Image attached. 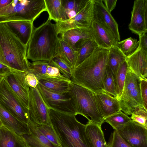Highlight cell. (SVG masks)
<instances>
[{
	"label": "cell",
	"mask_w": 147,
	"mask_h": 147,
	"mask_svg": "<svg viewBox=\"0 0 147 147\" xmlns=\"http://www.w3.org/2000/svg\"><path fill=\"white\" fill-rule=\"evenodd\" d=\"M109 49L98 47L88 57L72 69L71 80L95 93H104L103 80Z\"/></svg>",
	"instance_id": "obj_1"
},
{
	"label": "cell",
	"mask_w": 147,
	"mask_h": 147,
	"mask_svg": "<svg viewBox=\"0 0 147 147\" xmlns=\"http://www.w3.org/2000/svg\"><path fill=\"white\" fill-rule=\"evenodd\" d=\"M52 126L62 147H90L85 131L86 124L78 121L74 114L49 109Z\"/></svg>",
	"instance_id": "obj_2"
},
{
	"label": "cell",
	"mask_w": 147,
	"mask_h": 147,
	"mask_svg": "<svg viewBox=\"0 0 147 147\" xmlns=\"http://www.w3.org/2000/svg\"><path fill=\"white\" fill-rule=\"evenodd\" d=\"M55 24L48 18L42 24L34 29L28 43L27 55L33 62H50L57 56L60 38Z\"/></svg>",
	"instance_id": "obj_3"
},
{
	"label": "cell",
	"mask_w": 147,
	"mask_h": 147,
	"mask_svg": "<svg viewBox=\"0 0 147 147\" xmlns=\"http://www.w3.org/2000/svg\"><path fill=\"white\" fill-rule=\"evenodd\" d=\"M27 48L5 22L0 23V63L12 70L28 72Z\"/></svg>",
	"instance_id": "obj_4"
},
{
	"label": "cell",
	"mask_w": 147,
	"mask_h": 147,
	"mask_svg": "<svg viewBox=\"0 0 147 147\" xmlns=\"http://www.w3.org/2000/svg\"><path fill=\"white\" fill-rule=\"evenodd\" d=\"M69 93L74 105L76 115H80L88 121L101 126L105 119L98 107L95 93L71 82Z\"/></svg>",
	"instance_id": "obj_5"
},
{
	"label": "cell",
	"mask_w": 147,
	"mask_h": 147,
	"mask_svg": "<svg viewBox=\"0 0 147 147\" xmlns=\"http://www.w3.org/2000/svg\"><path fill=\"white\" fill-rule=\"evenodd\" d=\"M46 11L45 0H13L8 5L0 9V23L26 20L34 22Z\"/></svg>",
	"instance_id": "obj_6"
},
{
	"label": "cell",
	"mask_w": 147,
	"mask_h": 147,
	"mask_svg": "<svg viewBox=\"0 0 147 147\" xmlns=\"http://www.w3.org/2000/svg\"><path fill=\"white\" fill-rule=\"evenodd\" d=\"M141 80L128 67L123 91L117 99L121 111L127 115H131L135 108L143 106L141 94Z\"/></svg>",
	"instance_id": "obj_7"
},
{
	"label": "cell",
	"mask_w": 147,
	"mask_h": 147,
	"mask_svg": "<svg viewBox=\"0 0 147 147\" xmlns=\"http://www.w3.org/2000/svg\"><path fill=\"white\" fill-rule=\"evenodd\" d=\"M0 105L22 122L29 121V111L21 103L3 78L0 84Z\"/></svg>",
	"instance_id": "obj_8"
},
{
	"label": "cell",
	"mask_w": 147,
	"mask_h": 147,
	"mask_svg": "<svg viewBox=\"0 0 147 147\" xmlns=\"http://www.w3.org/2000/svg\"><path fill=\"white\" fill-rule=\"evenodd\" d=\"M94 17V0H89L85 7L74 17L56 22L55 24L58 34H61L67 31L76 28H89Z\"/></svg>",
	"instance_id": "obj_9"
},
{
	"label": "cell",
	"mask_w": 147,
	"mask_h": 147,
	"mask_svg": "<svg viewBox=\"0 0 147 147\" xmlns=\"http://www.w3.org/2000/svg\"><path fill=\"white\" fill-rule=\"evenodd\" d=\"M49 109L37 87H30L29 121L34 124H51Z\"/></svg>",
	"instance_id": "obj_10"
},
{
	"label": "cell",
	"mask_w": 147,
	"mask_h": 147,
	"mask_svg": "<svg viewBox=\"0 0 147 147\" xmlns=\"http://www.w3.org/2000/svg\"><path fill=\"white\" fill-rule=\"evenodd\" d=\"M37 87L49 109L76 115L73 101L69 92L63 94L54 92L39 84Z\"/></svg>",
	"instance_id": "obj_11"
},
{
	"label": "cell",
	"mask_w": 147,
	"mask_h": 147,
	"mask_svg": "<svg viewBox=\"0 0 147 147\" xmlns=\"http://www.w3.org/2000/svg\"><path fill=\"white\" fill-rule=\"evenodd\" d=\"M27 72L12 70L5 76L4 79L23 105L28 110L30 87L25 80Z\"/></svg>",
	"instance_id": "obj_12"
},
{
	"label": "cell",
	"mask_w": 147,
	"mask_h": 147,
	"mask_svg": "<svg viewBox=\"0 0 147 147\" xmlns=\"http://www.w3.org/2000/svg\"><path fill=\"white\" fill-rule=\"evenodd\" d=\"M117 131L131 147H147V129L131 120Z\"/></svg>",
	"instance_id": "obj_13"
},
{
	"label": "cell",
	"mask_w": 147,
	"mask_h": 147,
	"mask_svg": "<svg viewBox=\"0 0 147 147\" xmlns=\"http://www.w3.org/2000/svg\"><path fill=\"white\" fill-rule=\"evenodd\" d=\"M129 28L139 36L147 32V0L134 1Z\"/></svg>",
	"instance_id": "obj_14"
},
{
	"label": "cell",
	"mask_w": 147,
	"mask_h": 147,
	"mask_svg": "<svg viewBox=\"0 0 147 147\" xmlns=\"http://www.w3.org/2000/svg\"><path fill=\"white\" fill-rule=\"evenodd\" d=\"M94 20L100 23L109 31L117 41L120 40L118 24L111 13L107 9L102 0H94Z\"/></svg>",
	"instance_id": "obj_15"
},
{
	"label": "cell",
	"mask_w": 147,
	"mask_h": 147,
	"mask_svg": "<svg viewBox=\"0 0 147 147\" xmlns=\"http://www.w3.org/2000/svg\"><path fill=\"white\" fill-rule=\"evenodd\" d=\"M90 28L92 38L99 47L109 49L115 46L118 41L116 38L98 22L94 20Z\"/></svg>",
	"instance_id": "obj_16"
},
{
	"label": "cell",
	"mask_w": 147,
	"mask_h": 147,
	"mask_svg": "<svg viewBox=\"0 0 147 147\" xmlns=\"http://www.w3.org/2000/svg\"><path fill=\"white\" fill-rule=\"evenodd\" d=\"M126 61L128 67L141 79L147 78V52L138 47Z\"/></svg>",
	"instance_id": "obj_17"
},
{
	"label": "cell",
	"mask_w": 147,
	"mask_h": 147,
	"mask_svg": "<svg viewBox=\"0 0 147 147\" xmlns=\"http://www.w3.org/2000/svg\"><path fill=\"white\" fill-rule=\"evenodd\" d=\"M95 96L98 107L104 119L121 111L116 98L104 93H95Z\"/></svg>",
	"instance_id": "obj_18"
},
{
	"label": "cell",
	"mask_w": 147,
	"mask_h": 147,
	"mask_svg": "<svg viewBox=\"0 0 147 147\" xmlns=\"http://www.w3.org/2000/svg\"><path fill=\"white\" fill-rule=\"evenodd\" d=\"M5 23L22 42L28 46L34 29L33 22L17 20Z\"/></svg>",
	"instance_id": "obj_19"
},
{
	"label": "cell",
	"mask_w": 147,
	"mask_h": 147,
	"mask_svg": "<svg viewBox=\"0 0 147 147\" xmlns=\"http://www.w3.org/2000/svg\"><path fill=\"white\" fill-rule=\"evenodd\" d=\"M0 120L3 125L19 135L30 134L28 124L19 120L0 105Z\"/></svg>",
	"instance_id": "obj_20"
},
{
	"label": "cell",
	"mask_w": 147,
	"mask_h": 147,
	"mask_svg": "<svg viewBox=\"0 0 147 147\" xmlns=\"http://www.w3.org/2000/svg\"><path fill=\"white\" fill-rule=\"evenodd\" d=\"M28 125L30 134L21 135L27 147H57L41 134L34 124L29 121Z\"/></svg>",
	"instance_id": "obj_21"
},
{
	"label": "cell",
	"mask_w": 147,
	"mask_h": 147,
	"mask_svg": "<svg viewBox=\"0 0 147 147\" xmlns=\"http://www.w3.org/2000/svg\"><path fill=\"white\" fill-rule=\"evenodd\" d=\"M85 131L90 147H109L101 126L88 121L86 124Z\"/></svg>",
	"instance_id": "obj_22"
},
{
	"label": "cell",
	"mask_w": 147,
	"mask_h": 147,
	"mask_svg": "<svg viewBox=\"0 0 147 147\" xmlns=\"http://www.w3.org/2000/svg\"><path fill=\"white\" fill-rule=\"evenodd\" d=\"M0 147H27L23 138L3 125L0 127Z\"/></svg>",
	"instance_id": "obj_23"
},
{
	"label": "cell",
	"mask_w": 147,
	"mask_h": 147,
	"mask_svg": "<svg viewBox=\"0 0 147 147\" xmlns=\"http://www.w3.org/2000/svg\"><path fill=\"white\" fill-rule=\"evenodd\" d=\"M61 35L60 38L75 50L76 45L81 40L86 39L92 38L90 27L73 29L65 31Z\"/></svg>",
	"instance_id": "obj_24"
},
{
	"label": "cell",
	"mask_w": 147,
	"mask_h": 147,
	"mask_svg": "<svg viewBox=\"0 0 147 147\" xmlns=\"http://www.w3.org/2000/svg\"><path fill=\"white\" fill-rule=\"evenodd\" d=\"M98 47L92 38L84 39L78 42L75 47L77 55L75 67L90 56Z\"/></svg>",
	"instance_id": "obj_25"
},
{
	"label": "cell",
	"mask_w": 147,
	"mask_h": 147,
	"mask_svg": "<svg viewBox=\"0 0 147 147\" xmlns=\"http://www.w3.org/2000/svg\"><path fill=\"white\" fill-rule=\"evenodd\" d=\"M71 82L55 79L46 78L39 80L38 84L51 92L63 94L69 92Z\"/></svg>",
	"instance_id": "obj_26"
},
{
	"label": "cell",
	"mask_w": 147,
	"mask_h": 147,
	"mask_svg": "<svg viewBox=\"0 0 147 147\" xmlns=\"http://www.w3.org/2000/svg\"><path fill=\"white\" fill-rule=\"evenodd\" d=\"M57 56L62 58L72 69L75 67L77 58L76 51L60 38Z\"/></svg>",
	"instance_id": "obj_27"
},
{
	"label": "cell",
	"mask_w": 147,
	"mask_h": 147,
	"mask_svg": "<svg viewBox=\"0 0 147 147\" xmlns=\"http://www.w3.org/2000/svg\"><path fill=\"white\" fill-rule=\"evenodd\" d=\"M46 11L49 18L56 22L66 20L65 15L61 0H45Z\"/></svg>",
	"instance_id": "obj_28"
},
{
	"label": "cell",
	"mask_w": 147,
	"mask_h": 147,
	"mask_svg": "<svg viewBox=\"0 0 147 147\" xmlns=\"http://www.w3.org/2000/svg\"><path fill=\"white\" fill-rule=\"evenodd\" d=\"M89 0H61L66 20L74 17L86 5Z\"/></svg>",
	"instance_id": "obj_29"
},
{
	"label": "cell",
	"mask_w": 147,
	"mask_h": 147,
	"mask_svg": "<svg viewBox=\"0 0 147 147\" xmlns=\"http://www.w3.org/2000/svg\"><path fill=\"white\" fill-rule=\"evenodd\" d=\"M126 57L116 47L109 49L107 66L111 70L114 76L120 65L126 60Z\"/></svg>",
	"instance_id": "obj_30"
},
{
	"label": "cell",
	"mask_w": 147,
	"mask_h": 147,
	"mask_svg": "<svg viewBox=\"0 0 147 147\" xmlns=\"http://www.w3.org/2000/svg\"><path fill=\"white\" fill-rule=\"evenodd\" d=\"M128 67L125 60L120 65L114 76L115 90L117 99L121 94Z\"/></svg>",
	"instance_id": "obj_31"
},
{
	"label": "cell",
	"mask_w": 147,
	"mask_h": 147,
	"mask_svg": "<svg viewBox=\"0 0 147 147\" xmlns=\"http://www.w3.org/2000/svg\"><path fill=\"white\" fill-rule=\"evenodd\" d=\"M131 121L128 115L120 111L105 118L104 122L109 124L115 130L117 131Z\"/></svg>",
	"instance_id": "obj_32"
},
{
	"label": "cell",
	"mask_w": 147,
	"mask_h": 147,
	"mask_svg": "<svg viewBox=\"0 0 147 147\" xmlns=\"http://www.w3.org/2000/svg\"><path fill=\"white\" fill-rule=\"evenodd\" d=\"M139 42L137 39L130 37L121 41L117 42L115 46L126 57L134 52L138 48Z\"/></svg>",
	"instance_id": "obj_33"
},
{
	"label": "cell",
	"mask_w": 147,
	"mask_h": 147,
	"mask_svg": "<svg viewBox=\"0 0 147 147\" xmlns=\"http://www.w3.org/2000/svg\"><path fill=\"white\" fill-rule=\"evenodd\" d=\"M103 89L105 93L117 98L114 76L111 71L107 66L104 72Z\"/></svg>",
	"instance_id": "obj_34"
},
{
	"label": "cell",
	"mask_w": 147,
	"mask_h": 147,
	"mask_svg": "<svg viewBox=\"0 0 147 147\" xmlns=\"http://www.w3.org/2000/svg\"><path fill=\"white\" fill-rule=\"evenodd\" d=\"M34 124L39 132L49 141L57 147H59L60 144L51 124Z\"/></svg>",
	"instance_id": "obj_35"
},
{
	"label": "cell",
	"mask_w": 147,
	"mask_h": 147,
	"mask_svg": "<svg viewBox=\"0 0 147 147\" xmlns=\"http://www.w3.org/2000/svg\"><path fill=\"white\" fill-rule=\"evenodd\" d=\"M50 62L39 61L30 63L29 72L34 74L38 80L45 78L47 67Z\"/></svg>",
	"instance_id": "obj_36"
},
{
	"label": "cell",
	"mask_w": 147,
	"mask_h": 147,
	"mask_svg": "<svg viewBox=\"0 0 147 147\" xmlns=\"http://www.w3.org/2000/svg\"><path fill=\"white\" fill-rule=\"evenodd\" d=\"M131 115L132 121L147 129V110L143 106L135 108Z\"/></svg>",
	"instance_id": "obj_37"
},
{
	"label": "cell",
	"mask_w": 147,
	"mask_h": 147,
	"mask_svg": "<svg viewBox=\"0 0 147 147\" xmlns=\"http://www.w3.org/2000/svg\"><path fill=\"white\" fill-rule=\"evenodd\" d=\"M50 62L53 65L59 69L63 76L71 80L72 69L62 58L59 56H57L53 58Z\"/></svg>",
	"instance_id": "obj_38"
},
{
	"label": "cell",
	"mask_w": 147,
	"mask_h": 147,
	"mask_svg": "<svg viewBox=\"0 0 147 147\" xmlns=\"http://www.w3.org/2000/svg\"><path fill=\"white\" fill-rule=\"evenodd\" d=\"M107 144L109 147H131L115 130L111 134Z\"/></svg>",
	"instance_id": "obj_39"
},
{
	"label": "cell",
	"mask_w": 147,
	"mask_h": 147,
	"mask_svg": "<svg viewBox=\"0 0 147 147\" xmlns=\"http://www.w3.org/2000/svg\"><path fill=\"white\" fill-rule=\"evenodd\" d=\"M141 96L143 105L147 109V79H142L140 82Z\"/></svg>",
	"instance_id": "obj_40"
},
{
	"label": "cell",
	"mask_w": 147,
	"mask_h": 147,
	"mask_svg": "<svg viewBox=\"0 0 147 147\" xmlns=\"http://www.w3.org/2000/svg\"><path fill=\"white\" fill-rule=\"evenodd\" d=\"M25 80L29 87L36 88L37 86L39 80L33 73L28 71L25 77Z\"/></svg>",
	"instance_id": "obj_41"
},
{
	"label": "cell",
	"mask_w": 147,
	"mask_h": 147,
	"mask_svg": "<svg viewBox=\"0 0 147 147\" xmlns=\"http://www.w3.org/2000/svg\"><path fill=\"white\" fill-rule=\"evenodd\" d=\"M139 36L138 48L147 52V32L143 33Z\"/></svg>",
	"instance_id": "obj_42"
},
{
	"label": "cell",
	"mask_w": 147,
	"mask_h": 147,
	"mask_svg": "<svg viewBox=\"0 0 147 147\" xmlns=\"http://www.w3.org/2000/svg\"><path fill=\"white\" fill-rule=\"evenodd\" d=\"M105 3V5L107 9L110 12L115 8L116 5L117 0H102Z\"/></svg>",
	"instance_id": "obj_43"
},
{
	"label": "cell",
	"mask_w": 147,
	"mask_h": 147,
	"mask_svg": "<svg viewBox=\"0 0 147 147\" xmlns=\"http://www.w3.org/2000/svg\"><path fill=\"white\" fill-rule=\"evenodd\" d=\"M12 70L6 66L0 63V75L5 76Z\"/></svg>",
	"instance_id": "obj_44"
},
{
	"label": "cell",
	"mask_w": 147,
	"mask_h": 147,
	"mask_svg": "<svg viewBox=\"0 0 147 147\" xmlns=\"http://www.w3.org/2000/svg\"><path fill=\"white\" fill-rule=\"evenodd\" d=\"M13 0H0V9L5 7L12 2Z\"/></svg>",
	"instance_id": "obj_45"
},
{
	"label": "cell",
	"mask_w": 147,
	"mask_h": 147,
	"mask_svg": "<svg viewBox=\"0 0 147 147\" xmlns=\"http://www.w3.org/2000/svg\"><path fill=\"white\" fill-rule=\"evenodd\" d=\"M4 76H5L0 75V84L2 80L4 78Z\"/></svg>",
	"instance_id": "obj_46"
},
{
	"label": "cell",
	"mask_w": 147,
	"mask_h": 147,
	"mask_svg": "<svg viewBox=\"0 0 147 147\" xmlns=\"http://www.w3.org/2000/svg\"><path fill=\"white\" fill-rule=\"evenodd\" d=\"M3 125L1 123V122L0 120V127Z\"/></svg>",
	"instance_id": "obj_47"
},
{
	"label": "cell",
	"mask_w": 147,
	"mask_h": 147,
	"mask_svg": "<svg viewBox=\"0 0 147 147\" xmlns=\"http://www.w3.org/2000/svg\"><path fill=\"white\" fill-rule=\"evenodd\" d=\"M59 147H62L61 146V145L60 146H59Z\"/></svg>",
	"instance_id": "obj_48"
}]
</instances>
